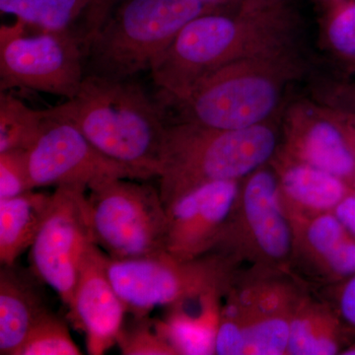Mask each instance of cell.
Returning <instances> with one entry per match:
<instances>
[{"label":"cell","mask_w":355,"mask_h":355,"mask_svg":"<svg viewBox=\"0 0 355 355\" xmlns=\"http://www.w3.org/2000/svg\"><path fill=\"white\" fill-rule=\"evenodd\" d=\"M297 51L237 60L203 77L176 99H157L166 123L242 130L277 120L286 88L304 73Z\"/></svg>","instance_id":"obj_1"},{"label":"cell","mask_w":355,"mask_h":355,"mask_svg":"<svg viewBox=\"0 0 355 355\" xmlns=\"http://www.w3.org/2000/svg\"><path fill=\"white\" fill-rule=\"evenodd\" d=\"M53 109L107 157L144 180L158 176L167 123L160 104L140 84L85 76L77 94Z\"/></svg>","instance_id":"obj_2"},{"label":"cell","mask_w":355,"mask_h":355,"mask_svg":"<svg viewBox=\"0 0 355 355\" xmlns=\"http://www.w3.org/2000/svg\"><path fill=\"white\" fill-rule=\"evenodd\" d=\"M280 144L277 120L233 130L167 123L157 176L165 207L202 184L241 181L268 164Z\"/></svg>","instance_id":"obj_3"},{"label":"cell","mask_w":355,"mask_h":355,"mask_svg":"<svg viewBox=\"0 0 355 355\" xmlns=\"http://www.w3.org/2000/svg\"><path fill=\"white\" fill-rule=\"evenodd\" d=\"M223 10L200 0H125L85 48V76L127 80L149 70L191 20Z\"/></svg>","instance_id":"obj_4"},{"label":"cell","mask_w":355,"mask_h":355,"mask_svg":"<svg viewBox=\"0 0 355 355\" xmlns=\"http://www.w3.org/2000/svg\"><path fill=\"white\" fill-rule=\"evenodd\" d=\"M216 254L180 260L164 252L118 260L108 256L107 272L128 313L147 317L159 307L197 300L212 292L225 294L236 272Z\"/></svg>","instance_id":"obj_5"},{"label":"cell","mask_w":355,"mask_h":355,"mask_svg":"<svg viewBox=\"0 0 355 355\" xmlns=\"http://www.w3.org/2000/svg\"><path fill=\"white\" fill-rule=\"evenodd\" d=\"M293 231L282 209L277 173L270 162L244 178L216 254L236 270L289 272Z\"/></svg>","instance_id":"obj_6"},{"label":"cell","mask_w":355,"mask_h":355,"mask_svg":"<svg viewBox=\"0 0 355 355\" xmlns=\"http://www.w3.org/2000/svg\"><path fill=\"white\" fill-rule=\"evenodd\" d=\"M93 242L112 259L144 258L166 252L167 211L159 189L114 179L87 197Z\"/></svg>","instance_id":"obj_7"},{"label":"cell","mask_w":355,"mask_h":355,"mask_svg":"<svg viewBox=\"0 0 355 355\" xmlns=\"http://www.w3.org/2000/svg\"><path fill=\"white\" fill-rule=\"evenodd\" d=\"M24 23L0 27V89L36 91L71 99L84 77V46L76 31L26 32Z\"/></svg>","instance_id":"obj_8"},{"label":"cell","mask_w":355,"mask_h":355,"mask_svg":"<svg viewBox=\"0 0 355 355\" xmlns=\"http://www.w3.org/2000/svg\"><path fill=\"white\" fill-rule=\"evenodd\" d=\"M46 111L38 137L26 150L33 190L77 186L91 191L114 179L144 180L135 170L100 153L69 119L53 108Z\"/></svg>","instance_id":"obj_9"},{"label":"cell","mask_w":355,"mask_h":355,"mask_svg":"<svg viewBox=\"0 0 355 355\" xmlns=\"http://www.w3.org/2000/svg\"><path fill=\"white\" fill-rule=\"evenodd\" d=\"M86 189L60 186L51 193L38 234L30 247L33 272L69 305L88 245L93 242L89 226ZM95 244V243H94Z\"/></svg>","instance_id":"obj_10"},{"label":"cell","mask_w":355,"mask_h":355,"mask_svg":"<svg viewBox=\"0 0 355 355\" xmlns=\"http://www.w3.org/2000/svg\"><path fill=\"white\" fill-rule=\"evenodd\" d=\"M279 150L349 184L355 182V127L342 110L296 104L287 114Z\"/></svg>","instance_id":"obj_11"},{"label":"cell","mask_w":355,"mask_h":355,"mask_svg":"<svg viewBox=\"0 0 355 355\" xmlns=\"http://www.w3.org/2000/svg\"><path fill=\"white\" fill-rule=\"evenodd\" d=\"M241 181L202 184L170 203L166 207V252L184 261L211 253L234 209Z\"/></svg>","instance_id":"obj_12"},{"label":"cell","mask_w":355,"mask_h":355,"mask_svg":"<svg viewBox=\"0 0 355 355\" xmlns=\"http://www.w3.org/2000/svg\"><path fill=\"white\" fill-rule=\"evenodd\" d=\"M108 254L88 245L67 307L72 324L85 336L89 354L102 355L116 345L128 311L107 272Z\"/></svg>","instance_id":"obj_13"},{"label":"cell","mask_w":355,"mask_h":355,"mask_svg":"<svg viewBox=\"0 0 355 355\" xmlns=\"http://www.w3.org/2000/svg\"><path fill=\"white\" fill-rule=\"evenodd\" d=\"M289 272L305 286L338 284L355 275V239L334 212L291 224Z\"/></svg>","instance_id":"obj_14"},{"label":"cell","mask_w":355,"mask_h":355,"mask_svg":"<svg viewBox=\"0 0 355 355\" xmlns=\"http://www.w3.org/2000/svg\"><path fill=\"white\" fill-rule=\"evenodd\" d=\"M277 173L282 209L291 224L334 212L349 187L340 178L277 151L270 161Z\"/></svg>","instance_id":"obj_15"},{"label":"cell","mask_w":355,"mask_h":355,"mask_svg":"<svg viewBox=\"0 0 355 355\" xmlns=\"http://www.w3.org/2000/svg\"><path fill=\"white\" fill-rule=\"evenodd\" d=\"M222 292L207 294L200 300L196 312L189 302L167 308L164 319L155 321L161 335L177 355L216 354V336L220 315Z\"/></svg>","instance_id":"obj_16"},{"label":"cell","mask_w":355,"mask_h":355,"mask_svg":"<svg viewBox=\"0 0 355 355\" xmlns=\"http://www.w3.org/2000/svg\"><path fill=\"white\" fill-rule=\"evenodd\" d=\"M338 311L306 292L294 311L286 355H334L343 352V327Z\"/></svg>","instance_id":"obj_17"},{"label":"cell","mask_w":355,"mask_h":355,"mask_svg":"<svg viewBox=\"0 0 355 355\" xmlns=\"http://www.w3.org/2000/svg\"><path fill=\"white\" fill-rule=\"evenodd\" d=\"M46 306L36 291L14 272H0V354L16 355Z\"/></svg>","instance_id":"obj_18"},{"label":"cell","mask_w":355,"mask_h":355,"mask_svg":"<svg viewBox=\"0 0 355 355\" xmlns=\"http://www.w3.org/2000/svg\"><path fill=\"white\" fill-rule=\"evenodd\" d=\"M51 202V195L26 191L0 200V263L13 266L30 249Z\"/></svg>","instance_id":"obj_19"},{"label":"cell","mask_w":355,"mask_h":355,"mask_svg":"<svg viewBox=\"0 0 355 355\" xmlns=\"http://www.w3.org/2000/svg\"><path fill=\"white\" fill-rule=\"evenodd\" d=\"M90 0H0L2 13L41 31H76Z\"/></svg>","instance_id":"obj_20"},{"label":"cell","mask_w":355,"mask_h":355,"mask_svg":"<svg viewBox=\"0 0 355 355\" xmlns=\"http://www.w3.org/2000/svg\"><path fill=\"white\" fill-rule=\"evenodd\" d=\"M46 111L26 105L19 98L0 92V153L28 150L38 137Z\"/></svg>","instance_id":"obj_21"},{"label":"cell","mask_w":355,"mask_h":355,"mask_svg":"<svg viewBox=\"0 0 355 355\" xmlns=\"http://www.w3.org/2000/svg\"><path fill=\"white\" fill-rule=\"evenodd\" d=\"M67 324L46 310L37 320L16 355H79Z\"/></svg>","instance_id":"obj_22"},{"label":"cell","mask_w":355,"mask_h":355,"mask_svg":"<svg viewBox=\"0 0 355 355\" xmlns=\"http://www.w3.org/2000/svg\"><path fill=\"white\" fill-rule=\"evenodd\" d=\"M324 39L336 58L355 67V0H331Z\"/></svg>","instance_id":"obj_23"},{"label":"cell","mask_w":355,"mask_h":355,"mask_svg":"<svg viewBox=\"0 0 355 355\" xmlns=\"http://www.w3.org/2000/svg\"><path fill=\"white\" fill-rule=\"evenodd\" d=\"M116 345L125 355H177L155 321L147 317H135L132 323L123 324Z\"/></svg>","instance_id":"obj_24"},{"label":"cell","mask_w":355,"mask_h":355,"mask_svg":"<svg viewBox=\"0 0 355 355\" xmlns=\"http://www.w3.org/2000/svg\"><path fill=\"white\" fill-rule=\"evenodd\" d=\"M25 150L0 153V200L32 191Z\"/></svg>","instance_id":"obj_25"},{"label":"cell","mask_w":355,"mask_h":355,"mask_svg":"<svg viewBox=\"0 0 355 355\" xmlns=\"http://www.w3.org/2000/svg\"><path fill=\"white\" fill-rule=\"evenodd\" d=\"M118 0H90V3L83 17V28L92 35L99 30L113 12Z\"/></svg>","instance_id":"obj_26"},{"label":"cell","mask_w":355,"mask_h":355,"mask_svg":"<svg viewBox=\"0 0 355 355\" xmlns=\"http://www.w3.org/2000/svg\"><path fill=\"white\" fill-rule=\"evenodd\" d=\"M336 308L343 321L355 330V275L340 287Z\"/></svg>","instance_id":"obj_27"},{"label":"cell","mask_w":355,"mask_h":355,"mask_svg":"<svg viewBox=\"0 0 355 355\" xmlns=\"http://www.w3.org/2000/svg\"><path fill=\"white\" fill-rule=\"evenodd\" d=\"M334 214L355 239V195L349 193L343 198L334 210Z\"/></svg>","instance_id":"obj_28"},{"label":"cell","mask_w":355,"mask_h":355,"mask_svg":"<svg viewBox=\"0 0 355 355\" xmlns=\"http://www.w3.org/2000/svg\"><path fill=\"white\" fill-rule=\"evenodd\" d=\"M207 6L216 7L218 9H226L231 6H237L241 0H200Z\"/></svg>","instance_id":"obj_29"},{"label":"cell","mask_w":355,"mask_h":355,"mask_svg":"<svg viewBox=\"0 0 355 355\" xmlns=\"http://www.w3.org/2000/svg\"><path fill=\"white\" fill-rule=\"evenodd\" d=\"M342 111L347 114V118H349V120L352 121V125L355 127V106L352 107L350 109L342 110Z\"/></svg>","instance_id":"obj_30"},{"label":"cell","mask_w":355,"mask_h":355,"mask_svg":"<svg viewBox=\"0 0 355 355\" xmlns=\"http://www.w3.org/2000/svg\"><path fill=\"white\" fill-rule=\"evenodd\" d=\"M245 1L257 2V3H272V2L284 1V0H245Z\"/></svg>","instance_id":"obj_31"},{"label":"cell","mask_w":355,"mask_h":355,"mask_svg":"<svg viewBox=\"0 0 355 355\" xmlns=\"http://www.w3.org/2000/svg\"><path fill=\"white\" fill-rule=\"evenodd\" d=\"M352 98L354 100L355 102V87L352 89Z\"/></svg>","instance_id":"obj_32"},{"label":"cell","mask_w":355,"mask_h":355,"mask_svg":"<svg viewBox=\"0 0 355 355\" xmlns=\"http://www.w3.org/2000/svg\"><path fill=\"white\" fill-rule=\"evenodd\" d=\"M327 2L331 1V0H326Z\"/></svg>","instance_id":"obj_33"}]
</instances>
